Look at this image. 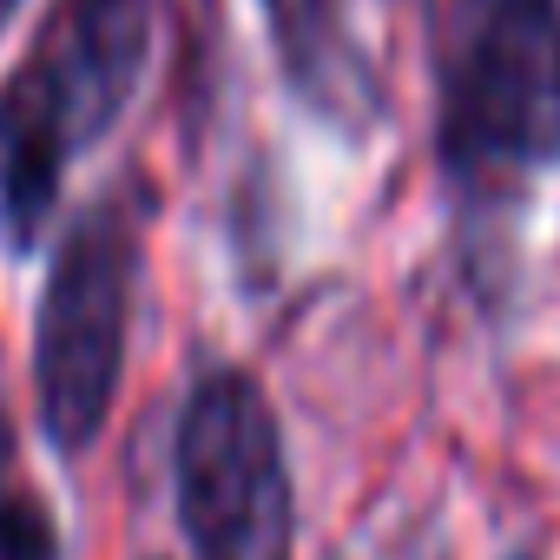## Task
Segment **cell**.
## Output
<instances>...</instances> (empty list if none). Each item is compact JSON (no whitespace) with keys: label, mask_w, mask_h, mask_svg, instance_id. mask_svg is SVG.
Segmentation results:
<instances>
[{"label":"cell","mask_w":560,"mask_h":560,"mask_svg":"<svg viewBox=\"0 0 560 560\" xmlns=\"http://www.w3.org/2000/svg\"><path fill=\"white\" fill-rule=\"evenodd\" d=\"M159 0H60L34 60L0 86V231L34 244L73 152L132 100L152 60Z\"/></svg>","instance_id":"obj_1"},{"label":"cell","mask_w":560,"mask_h":560,"mask_svg":"<svg viewBox=\"0 0 560 560\" xmlns=\"http://www.w3.org/2000/svg\"><path fill=\"white\" fill-rule=\"evenodd\" d=\"M178 521L198 560H291L284 435L244 370H211L178 416Z\"/></svg>","instance_id":"obj_2"},{"label":"cell","mask_w":560,"mask_h":560,"mask_svg":"<svg viewBox=\"0 0 560 560\" xmlns=\"http://www.w3.org/2000/svg\"><path fill=\"white\" fill-rule=\"evenodd\" d=\"M132 224L119 205L86 211L54 270H47V298H40V330H34V383H40V429L54 448L80 455L119 396L126 370V317H132Z\"/></svg>","instance_id":"obj_3"},{"label":"cell","mask_w":560,"mask_h":560,"mask_svg":"<svg viewBox=\"0 0 560 560\" xmlns=\"http://www.w3.org/2000/svg\"><path fill=\"white\" fill-rule=\"evenodd\" d=\"M442 152L455 172L540 165L560 152V14L553 0H488L448 60Z\"/></svg>","instance_id":"obj_4"},{"label":"cell","mask_w":560,"mask_h":560,"mask_svg":"<svg viewBox=\"0 0 560 560\" xmlns=\"http://www.w3.org/2000/svg\"><path fill=\"white\" fill-rule=\"evenodd\" d=\"M257 8L270 21V40H277V60H284L291 86L317 113L363 126L376 106V86H370V67L350 40L343 0H257Z\"/></svg>","instance_id":"obj_5"},{"label":"cell","mask_w":560,"mask_h":560,"mask_svg":"<svg viewBox=\"0 0 560 560\" xmlns=\"http://www.w3.org/2000/svg\"><path fill=\"white\" fill-rule=\"evenodd\" d=\"M0 560H60L54 514L34 488L14 481V435L0 422Z\"/></svg>","instance_id":"obj_6"},{"label":"cell","mask_w":560,"mask_h":560,"mask_svg":"<svg viewBox=\"0 0 560 560\" xmlns=\"http://www.w3.org/2000/svg\"><path fill=\"white\" fill-rule=\"evenodd\" d=\"M14 14H21V0H0V27H8Z\"/></svg>","instance_id":"obj_7"}]
</instances>
